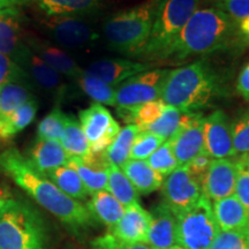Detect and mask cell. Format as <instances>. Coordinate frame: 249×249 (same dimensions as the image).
<instances>
[{"label":"cell","instance_id":"obj_26","mask_svg":"<svg viewBox=\"0 0 249 249\" xmlns=\"http://www.w3.org/2000/svg\"><path fill=\"white\" fill-rule=\"evenodd\" d=\"M34 87L28 77L17 79L0 87V119L6 118L21 105L36 98Z\"/></svg>","mask_w":249,"mask_h":249},{"label":"cell","instance_id":"obj_9","mask_svg":"<svg viewBox=\"0 0 249 249\" xmlns=\"http://www.w3.org/2000/svg\"><path fill=\"white\" fill-rule=\"evenodd\" d=\"M170 70L152 68L136 74L117 87L116 108L138 107L160 99L164 82Z\"/></svg>","mask_w":249,"mask_h":249},{"label":"cell","instance_id":"obj_40","mask_svg":"<svg viewBox=\"0 0 249 249\" xmlns=\"http://www.w3.org/2000/svg\"><path fill=\"white\" fill-rule=\"evenodd\" d=\"M236 182L234 195L249 213V154L240 155L235 160Z\"/></svg>","mask_w":249,"mask_h":249},{"label":"cell","instance_id":"obj_3","mask_svg":"<svg viewBox=\"0 0 249 249\" xmlns=\"http://www.w3.org/2000/svg\"><path fill=\"white\" fill-rule=\"evenodd\" d=\"M235 24L220 8H197L180 33L171 58L183 60L226 48L238 29Z\"/></svg>","mask_w":249,"mask_h":249},{"label":"cell","instance_id":"obj_12","mask_svg":"<svg viewBox=\"0 0 249 249\" xmlns=\"http://www.w3.org/2000/svg\"><path fill=\"white\" fill-rule=\"evenodd\" d=\"M164 204L174 216L191 209L203 195L202 187L187 166H180L166 177L161 186Z\"/></svg>","mask_w":249,"mask_h":249},{"label":"cell","instance_id":"obj_27","mask_svg":"<svg viewBox=\"0 0 249 249\" xmlns=\"http://www.w3.org/2000/svg\"><path fill=\"white\" fill-rule=\"evenodd\" d=\"M86 207L93 219L110 229L119 222L124 213V205L107 191H101L91 195Z\"/></svg>","mask_w":249,"mask_h":249},{"label":"cell","instance_id":"obj_48","mask_svg":"<svg viewBox=\"0 0 249 249\" xmlns=\"http://www.w3.org/2000/svg\"><path fill=\"white\" fill-rule=\"evenodd\" d=\"M236 26H238L239 33L242 36H245L246 38L249 39V17H246L241 20L236 21Z\"/></svg>","mask_w":249,"mask_h":249},{"label":"cell","instance_id":"obj_10","mask_svg":"<svg viewBox=\"0 0 249 249\" xmlns=\"http://www.w3.org/2000/svg\"><path fill=\"white\" fill-rule=\"evenodd\" d=\"M79 121L87 140L90 152L102 154L116 140L121 127L104 105L92 103L79 112Z\"/></svg>","mask_w":249,"mask_h":249},{"label":"cell","instance_id":"obj_49","mask_svg":"<svg viewBox=\"0 0 249 249\" xmlns=\"http://www.w3.org/2000/svg\"><path fill=\"white\" fill-rule=\"evenodd\" d=\"M6 1H8L12 6H22L28 4L29 0H6Z\"/></svg>","mask_w":249,"mask_h":249},{"label":"cell","instance_id":"obj_5","mask_svg":"<svg viewBox=\"0 0 249 249\" xmlns=\"http://www.w3.org/2000/svg\"><path fill=\"white\" fill-rule=\"evenodd\" d=\"M44 217L26 201L13 198L0 211V249H50Z\"/></svg>","mask_w":249,"mask_h":249},{"label":"cell","instance_id":"obj_6","mask_svg":"<svg viewBox=\"0 0 249 249\" xmlns=\"http://www.w3.org/2000/svg\"><path fill=\"white\" fill-rule=\"evenodd\" d=\"M198 2L200 0H160L150 37L139 58L145 61L170 59L180 33Z\"/></svg>","mask_w":249,"mask_h":249},{"label":"cell","instance_id":"obj_47","mask_svg":"<svg viewBox=\"0 0 249 249\" xmlns=\"http://www.w3.org/2000/svg\"><path fill=\"white\" fill-rule=\"evenodd\" d=\"M13 198L14 197L12 195L11 191H9V188H7L4 185H0V211L4 209L6 205L13 200Z\"/></svg>","mask_w":249,"mask_h":249},{"label":"cell","instance_id":"obj_20","mask_svg":"<svg viewBox=\"0 0 249 249\" xmlns=\"http://www.w3.org/2000/svg\"><path fill=\"white\" fill-rule=\"evenodd\" d=\"M68 166L76 171L89 195H93L107 188L108 163L104 152L90 154L88 157H71Z\"/></svg>","mask_w":249,"mask_h":249},{"label":"cell","instance_id":"obj_50","mask_svg":"<svg viewBox=\"0 0 249 249\" xmlns=\"http://www.w3.org/2000/svg\"><path fill=\"white\" fill-rule=\"evenodd\" d=\"M9 6H12V5L9 4L8 1H6V0H0V9L5 8V7H9Z\"/></svg>","mask_w":249,"mask_h":249},{"label":"cell","instance_id":"obj_36","mask_svg":"<svg viewBox=\"0 0 249 249\" xmlns=\"http://www.w3.org/2000/svg\"><path fill=\"white\" fill-rule=\"evenodd\" d=\"M181 116L182 112L179 108L166 104L161 116L145 130H149V132L154 133L165 140V141H167L179 129L180 123H181Z\"/></svg>","mask_w":249,"mask_h":249},{"label":"cell","instance_id":"obj_28","mask_svg":"<svg viewBox=\"0 0 249 249\" xmlns=\"http://www.w3.org/2000/svg\"><path fill=\"white\" fill-rule=\"evenodd\" d=\"M37 111H38V102L34 98L21 105L9 116L0 119V140L9 141L15 138L18 133L22 132L35 120Z\"/></svg>","mask_w":249,"mask_h":249},{"label":"cell","instance_id":"obj_30","mask_svg":"<svg viewBox=\"0 0 249 249\" xmlns=\"http://www.w3.org/2000/svg\"><path fill=\"white\" fill-rule=\"evenodd\" d=\"M60 143L71 157L86 158L91 154L88 140H87L79 119L71 114L66 113L65 129L62 133Z\"/></svg>","mask_w":249,"mask_h":249},{"label":"cell","instance_id":"obj_29","mask_svg":"<svg viewBox=\"0 0 249 249\" xmlns=\"http://www.w3.org/2000/svg\"><path fill=\"white\" fill-rule=\"evenodd\" d=\"M166 104L161 99H156L138 107L117 108L118 114L127 124H135L141 130H145L163 113Z\"/></svg>","mask_w":249,"mask_h":249},{"label":"cell","instance_id":"obj_17","mask_svg":"<svg viewBox=\"0 0 249 249\" xmlns=\"http://www.w3.org/2000/svg\"><path fill=\"white\" fill-rule=\"evenodd\" d=\"M27 44L34 53L54 68L62 76L75 81L85 71L77 65L66 50L50 39H44L34 34H28Z\"/></svg>","mask_w":249,"mask_h":249},{"label":"cell","instance_id":"obj_51","mask_svg":"<svg viewBox=\"0 0 249 249\" xmlns=\"http://www.w3.org/2000/svg\"><path fill=\"white\" fill-rule=\"evenodd\" d=\"M177 249H185V248H182V247H180V246H177Z\"/></svg>","mask_w":249,"mask_h":249},{"label":"cell","instance_id":"obj_13","mask_svg":"<svg viewBox=\"0 0 249 249\" xmlns=\"http://www.w3.org/2000/svg\"><path fill=\"white\" fill-rule=\"evenodd\" d=\"M18 65L26 71L28 79L35 88L51 96L55 104H61L64 102L68 92V85L64 76L34 53L29 46Z\"/></svg>","mask_w":249,"mask_h":249},{"label":"cell","instance_id":"obj_4","mask_svg":"<svg viewBox=\"0 0 249 249\" xmlns=\"http://www.w3.org/2000/svg\"><path fill=\"white\" fill-rule=\"evenodd\" d=\"M160 1L147 0L107 18L103 24V35L108 48L139 58L150 37Z\"/></svg>","mask_w":249,"mask_h":249},{"label":"cell","instance_id":"obj_2","mask_svg":"<svg viewBox=\"0 0 249 249\" xmlns=\"http://www.w3.org/2000/svg\"><path fill=\"white\" fill-rule=\"evenodd\" d=\"M219 76L205 61H196L169 71L160 99L181 112H197L222 93Z\"/></svg>","mask_w":249,"mask_h":249},{"label":"cell","instance_id":"obj_16","mask_svg":"<svg viewBox=\"0 0 249 249\" xmlns=\"http://www.w3.org/2000/svg\"><path fill=\"white\" fill-rule=\"evenodd\" d=\"M152 68V62L134 61L123 58H107L91 62L85 71L90 75L117 88L132 76L142 71H150Z\"/></svg>","mask_w":249,"mask_h":249},{"label":"cell","instance_id":"obj_7","mask_svg":"<svg viewBox=\"0 0 249 249\" xmlns=\"http://www.w3.org/2000/svg\"><path fill=\"white\" fill-rule=\"evenodd\" d=\"M176 218L177 241L185 249H209L220 232L213 204L204 194L194 207Z\"/></svg>","mask_w":249,"mask_h":249},{"label":"cell","instance_id":"obj_39","mask_svg":"<svg viewBox=\"0 0 249 249\" xmlns=\"http://www.w3.org/2000/svg\"><path fill=\"white\" fill-rule=\"evenodd\" d=\"M231 126L235 155L249 154V108L241 112Z\"/></svg>","mask_w":249,"mask_h":249},{"label":"cell","instance_id":"obj_37","mask_svg":"<svg viewBox=\"0 0 249 249\" xmlns=\"http://www.w3.org/2000/svg\"><path fill=\"white\" fill-rule=\"evenodd\" d=\"M147 160L152 169L160 173L161 177L170 176L173 171L180 167L169 140L165 141Z\"/></svg>","mask_w":249,"mask_h":249},{"label":"cell","instance_id":"obj_23","mask_svg":"<svg viewBox=\"0 0 249 249\" xmlns=\"http://www.w3.org/2000/svg\"><path fill=\"white\" fill-rule=\"evenodd\" d=\"M45 17L88 18L98 13L103 0H29Z\"/></svg>","mask_w":249,"mask_h":249},{"label":"cell","instance_id":"obj_19","mask_svg":"<svg viewBox=\"0 0 249 249\" xmlns=\"http://www.w3.org/2000/svg\"><path fill=\"white\" fill-rule=\"evenodd\" d=\"M151 213L143 209L140 203L124 208V216L111 229V233L128 244H148L151 226Z\"/></svg>","mask_w":249,"mask_h":249},{"label":"cell","instance_id":"obj_53","mask_svg":"<svg viewBox=\"0 0 249 249\" xmlns=\"http://www.w3.org/2000/svg\"><path fill=\"white\" fill-rule=\"evenodd\" d=\"M171 249H177V246H176V247H174V248H171Z\"/></svg>","mask_w":249,"mask_h":249},{"label":"cell","instance_id":"obj_43","mask_svg":"<svg viewBox=\"0 0 249 249\" xmlns=\"http://www.w3.org/2000/svg\"><path fill=\"white\" fill-rule=\"evenodd\" d=\"M22 77H28L26 71L7 55L0 53V87Z\"/></svg>","mask_w":249,"mask_h":249},{"label":"cell","instance_id":"obj_35","mask_svg":"<svg viewBox=\"0 0 249 249\" xmlns=\"http://www.w3.org/2000/svg\"><path fill=\"white\" fill-rule=\"evenodd\" d=\"M65 118L66 113L61 110L60 104H55L37 126V139L60 141L65 129Z\"/></svg>","mask_w":249,"mask_h":249},{"label":"cell","instance_id":"obj_21","mask_svg":"<svg viewBox=\"0 0 249 249\" xmlns=\"http://www.w3.org/2000/svg\"><path fill=\"white\" fill-rule=\"evenodd\" d=\"M151 226L148 245L152 249H171L178 246L177 241V218L164 203L151 211Z\"/></svg>","mask_w":249,"mask_h":249},{"label":"cell","instance_id":"obj_1","mask_svg":"<svg viewBox=\"0 0 249 249\" xmlns=\"http://www.w3.org/2000/svg\"><path fill=\"white\" fill-rule=\"evenodd\" d=\"M0 170L37 204L58 218L75 234L95 223L85 204L61 192L48 177L38 172L17 148H8L0 152Z\"/></svg>","mask_w":249,"mask_h":249},{"label":"cell","instance_id":"obj_38","mask_svg":"<svg viewBox=\"0 0 249 249\" xmlns=\"http://www.w3.org/2000/svg\"><path fill=\"white\" fill-rule=\"evenodd\" d=\"M164 142L165 140L156 134L149 130H141L134 140L129 160H147Z\"/></svg>","mask_w":249,"mask_h":249},{"label":"cell","instance_id":"obj_42","mask_svg":"<svg viewBox=\"0 0 249 249\" xmlns=\"http://www.w3.org/2000/svg\"><path fill=\"white\" fill-rule=\"evenodd\" d=\"M91 249H152L148 244H128L124 242L112 233L98 236L91 242Z\"/></svg>","mask_w":249,"mask_h":249},{"label":"cell","instance_id":"obj_46","mask_svg":"<svg viewBox=\"0 0 249 249\" xmlns=\"http://www.w3.org/2000/svg\"><path fill=\"white\" fill-rule=\"evenodd\" d=\"M236 91L246 102H249V62L242 68L236 80Z\"/></svg>","mask_w":249,"mask_h":249},{"label":"cell","instance_id":"obj_18","mask_svg":"<svg viewBox=\"0 0 249 249\" xmlns=\"http://www.w3.org/2000/svg\"><path fill=\"white\" fill-rule=\"evenodd\" d=\"M236 182L235 160L229 158L213 160L202 182V192L210 201L234 195Z\"/></svg>","mask_w":249,"mask_h":249},{"label":"cell","instance_id":"obj_8","mask_svg":"<svg viewBox=\"0 0 249 249\" xmlns=\"http://www.w3.org/2000/svg\"><path fill=\"white\" fill-rule=\"evenodd\" d=\"M38 24L51 42L65 50H82L97 42L99 35L86 18L40 17Z\"/></svg>","mask_w":249,"mask_h":249},{"label":"cell","instance_id":"obj_34","mask_svg":"<svg viewBox=\"0 0 249 249\" xmlns=\"http://www.w3.org/2000/svg\"><path fill=\"white\" fill-rule=\"evenodd\" d=\"M75 82L81 91L85 92L89 98H91L93 103L116 107L117 88L107 85L97 77L90 75L86 71H83V73L77 77Z\"/></svg>","mask_w":249,"mask_h":249},{"label":"cell","instance_id":"obj_52","mask_svg":"<svg viewBox=\"0 0 249 249\" xmlns=\"http://www.w3.org/2000/svg\"><path fill=\"white\" fill-rule=\"evenodd\" d=\"M1 142H2V141H1V140H0V147H1Z\"/></svg>","mask_w":249,"mask_h":249},{"label":"cell","instance_id":"obj_45","mask_svg":"<svg viewBox=\"0 0 249 249\" xmlns=\"http://www.w3.org/2000/svg\"><path fill=\"white\" fill-rule=\"evenodd\" d=\"M220 9L229 14L233 20L239 21L249 17V0H223Z\"/></svg>","mask_w":249,"mask_h":249},{"label":"cell","instance_id":"obj_22","mask_svg":"<svg viewBox=\"0 0 249 249\" xmlns=\"http://www.w3.org/2000/svg\"><path fill=\"white\" fill-rule=\"evenodd\" d=\"M27 158L38 172L46 176L51 171L67 165L71 156L62 147L60 141L37 139L29 149Z\"/></svg>","mask_w":249,"mask_h":249},{"label":"cell","instance_id":"obj_32","mask_svg":"<svg viewBox=\"0 0 249 249\" xmlns=\"http://www.w3.org/2000/svg\"><path fill=\"white\" fill-rule=\"evenodd\" d=\"M140 132H141V128H139L135 124H126L123 127L116 140L104 152L108 163L121 169L123 165L129 160L134 140Z\"/></svg>","mask_w":249,"mask_h":249},{"label":"cell","instance_id":"obj_15","mask_svg":"<svg viewBox=\"0 0 249 249\" xmlns=\"http://www.w3.org/2000/svg\"><path fill=\"white\" fill-rule=\"evenodd\" d=\"M204 151L213 160L235 156L231 123L222 110L204 118Z\"/></svg>","mask_w":249,"mask_h":249},{"label":"cell","instance_id":"obj_33","mask_svg":"<svg viewBox=\"0 0 249 249\" xmlns=\"http://www.w3.org/2000/svg\"><path fill=\"white\" fill-rule=\"evenodd\" d=\"M107 191L111 193L124 208L139 203V193L123 170L116 165H108Z\"/></svg>","mask_w":249,"mask_h":249},{"label":"cell","instance_id":"obj_24","mask_svg":"<svg viewBox=\"0 0 249 249\" xmlns=\"http://www.w3.org/2000/svg\"><path fill=\"white\" fill-rule=\"evenodd\" d=\"M213 213L220 231H238L249 227V213L235 195L213 203Z\"/></svg>","mask_w":249,"mask_h":249},{"label":"cell","instance_id":"obj_54","mask_svg":"<svg viewBox=\"0 0 249 249\" xmlns=\"http://www.w3.org/2000/svg\"><path fill=\"white\" fill-rule=\"evenodd\" d=\"M247 40H248V43H249V39H247Z\"/></svg>","mask_w":249,"mask_h":249},{"label":"cell","instance_id":"obj_14","mask_svg":"<svg viewBox=\"0 0 249 249\" xmlns=\"http://www.w3.org/2000/svg\"><path fill=\"white\" fill-rule=\"evenodd\" d=\"M26 17L20 6L0 9V53L18 64L27 51Z\"/></svg>","mask_w":249,"mask_h":249},{"label":"cell","instance_id":"obj_31","mask_svg":"<svg viewBox=\"0 0 249 249\" xmlns=\"http://www.w3.org/2000/svg\"><path fill=\"white\" fill-rule=\"evenodd\" d=\"M46 177L61 192H64L65 194L74 198V200L82 201L86 200L89 196L79 174H77L73 167L68 166V165H65V166L51 171L49 174H46Z\"/></svg>","mask_w":249,"mask_h":249},{"label":"cell","instance_id":"obj_25","mask_svg":"<svg viewBox=\"0 0 249 249\" xmlns=\"http://www.w3.org/2000/svg\"><path fill=\"white\" fill-rule=\"evenodd\" d=\"M134 188L141 195H149L161 188L164 179L149 165L148 160H128L121 167Z\"/></svg>","mask_w":249,"mask_h":249},{"label":"cell","instance_id":"obj_11","mask_svg":"<svg viewBox=\"0 0 249 249\" xmlns=\"http://www.w3.org/2000/svg\"><path fill=\"white\" fill-rule=\"evenodd\" d=\"M179 166H186L204 151V117L200 112H182L179 129L170 140Z\"/></svg>","mask_w":249,"mask_h":249},{"label":"cell","instance_id":"obj_44","mask_svg":"<svg viewBox=\"0 0 249 249\" xmlns=\"http://www.w3.org/2000/svg\"><path fill=\"white\" fill-rule=\"evenodd\" d=\"M213 158L210 157L207 152L203 151L201 152L200 155L196 156V157L188 165H186L188 167L189 172L193 176L196 181L200 183L202 187V182H203V179L207 174L208 170H209L211 161H213Z\"/></svg>","mask_w":249,"mask_h":249},{"label":"cell","instance_id":"obj_41","mask_svg":"<svg viewBox=\"0 0 249 249\" xmlns=\"http://www.w3.org/2000/svg\"><path fill=\"white\" fill-rule=\"evenodd\" d=\"M209 249H249V227L238 231H220Z\"/></svg>","mask_w":249,"mask_h":249}]
</instances>
